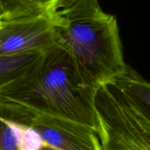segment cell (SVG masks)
Wrapping results in <instances>:
<instances>
[{
    "label": "cell",
    "instance_id": "cell-6",
    "mask_svg": "<svg viewBox=\"0 0 150 150\" xmlns=\"http://www.w3.org/2000/svg\"><path fill=\"white\" fill-rule=\"evenodd\" d=\"M137 123L150 135V83L127 66L107 84Z\"/></svg>",
    "mask_w": 150,
    "mask_h": 150
},
{
    "label": "cell",
    "instance_id": "cell-5",
    "mask_svg": "<svg viewBox=\"0 0 150 150\" xmlns=\"http://www.w3.org/2000/svg\"><path fill=\"white\" fill-rule=\"evenodd\" d=\"M54 45L50 11L0 21V56L44 52Z\"/></svg>",
    "mask_w": 150,
    "mask_h": 150
},
{
    "label": "cell",
    "instance_id": "cell-1",
    "mask_svg": "<svg viewBox=\"0 0 150 150\" xmlns=\"http://www.w3.org/2000/svg\"><path fill=\"white\" fill-rule=\"evenodd\" d=\"M50 13L54 44L71 57L87 84L99 88L125 72L117 20L98 0H59Z\"/></svg>",
    "mask_w": 150,
    "mask_h": 150
},
{
    "label": "cell",
    "instance_id": "cell-2",
    "mask_svg": "<svg viewBox=\"0 0 150 150\" xmlns=\"http://www.w3.org/2000/svg\"><path fill=\"white\" fill-rule=\"evenodd\" d=\"M98 88L84 81L71 57L54 44L44 52L27 76L0 92V98L37 113L88 125L97 132Z\"/></svg>",
    "mask_w": 150,
    "mask_h": 150
},
{
    "label": "cell",
    "instance_id": "cell-9",
    "mask_svg": "<svg viewBox=\"0 0 150 150\" xmlns=\"http://www.w3.org/2000/svg\"><path fill=\"white\" fill-rule=\"evenodd\" d=\"M0 150H21L19 125L1 117Z\"/></svg>",
    "mask_w": 150,
    "mask_h": 150
},
{
    "label": "cell",
    "instance_id": "cell-7",
    "mask_svg": "<svg viewBox=\"0 0 150 150\" xmlns=\"http://www.w3.org/2000/svg\"><path fill=\"white\" fill-rule=\"evenodd\" d=\"M44 52H32L0 56V92L29 74L42 57Z\"/></svg>",
    "mask_w": 150,
    "mask_h": 150
},
{
    "label": "cell",
    "instance_id": "cell-8",
    "mask_svg": "<svg viewBox=\"0 0 150 150\" xmlns=\"http://www.w3.org/2000/svg\"><path fill=\"white\" fill-rule=\"evenodd\" d=\"M59 0H0L3 8V19L44 13L51 11Z\"/></svg>",
    "mask_w": 150,
    "mask_h": 150
},
{
    "label": "cell",
    "instance_id": "cell-3",
    "mask_svg": "<svg viewBox=\"0 0 150 150\" xmlns=\"http://www.w3.org/2000/svg\"><path fill=\"white\" fill-rule=\"evenodd\" d=\"M97 134L103 150H150V135L132 118L108 85L95 98Z\"/></svg>",
    "mask_w": 150,
    "mask_h": 150
},
{
    "label": "cell",
    "instance_id": "cell-10",
    "mask_svg": "<svg viewBox=\"0 0 150 150\" xmlns=\"http://www.w3.org/2000/svg\"><path fill=\"white\" fill-rule=\"evenodd\" d=\"M4 17H5V12H4L3 8H2V6L0 5V21L2 19H3Z\"/></svg>",
    "mask_w": 150,
    "mask_h": 150
},
{
    "label": "cell",
    "instance_id": "cell-4",
    "mask_svg": "<svg viewBox=\"0 0 150 150\" xmlns=\"http://www.w3.org/2000/svg\"><path fill=\"white\" fill-rule=\"evenodd\" d=\"M23 125L31 128L41 143L57 150H103L97 132L83 124L37 113L27 108Z\"/></svg>",
    "mask_w": 150,
    "mask_h": 150
}]
</instances>
